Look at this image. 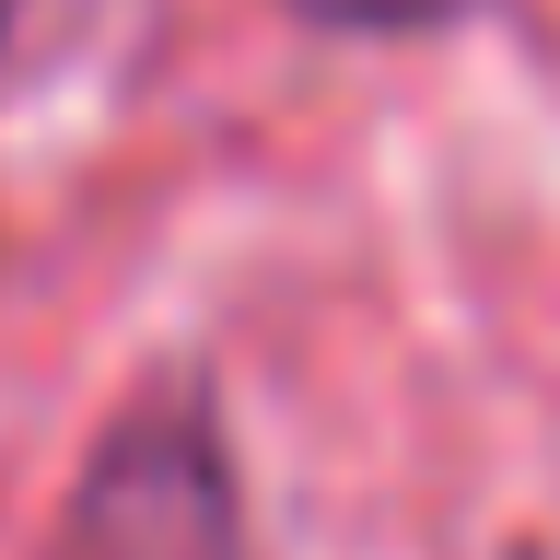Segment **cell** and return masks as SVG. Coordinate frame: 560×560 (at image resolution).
<instances>
[{"label": "cell", "instance_id": "6da1fadb", "mask_svg": "<svg viewBox=\"0 0 560 560\" xmlns=\"http://www.w3.org/2000/svg\"><path fill=\"white\" fill-rule=\"evenodd\" d=\"M315 24H362V35H409V24H455V12H479V0H292Z\"/></svg>", "mask_w": 560, "mask_h": 560}]
</instances>
